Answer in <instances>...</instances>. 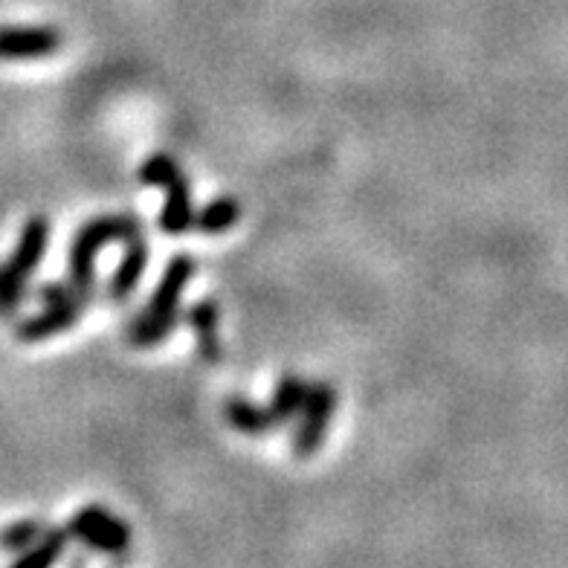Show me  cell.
<instances>
[{
	"label": "cell",
	"mask_w": 568,
	"mask_h": 568,
	"mask_svg": "<svg viewBox=\"0 0 568 568\" xmlns=\"http://www.w3.org/2000/svg\"><path fill=\"white\" fill-rule=\"evenodd\" d=\"M192 273H195V262L189 255H174L151 293L149 305L128 325V343L136 348H154L172 337L180 322V300L192 282Z\"/></svg>",
	"instance_id": "1"
},
{
	"label": "cell",
	"mask_w": 568,
	"mask_h": 568,
	"mask_svg": "<svg viewBox=\"0 0 568 568\" xmlns=\"http://www.w3.org/2000/svg\"><path fill=\"white\" fill-rule=\"evenodd\" d=\"M134 235H142L136 215H99L79 226L70 244V287L79 293H93L99 250L116 241H131Z\"/></svg>",
	"instance_id": "2"
},
{
	"label": "cell",
	"mask_w": 568,
	"mask_h": 568,
	"mask_svg": "<svg viewBox=\"0 0 568 568\" xmlns=\"http://www.w3.org/2000/svg\"><path fill=\"white\" fill-rule=\"evenodd\" d=\"M142 186L165 189V203L160 212V230L165 235H183L192 230L195 210H192V192L189 180L178 163L169 154H151L140 169Z\"/></svg>",
	"instance_id": "3"
},
{
	"label": "cell",
	"mask_w": 568,
	"mask_h": 568,
	"mask_svg": "<svg viewBox=\"0 0 568 568\" xmlns=\"http://www.w3.org/2000/svg\"><path fill=\"white\" fill-rule=\"evenodd\" d=\"M334 409H337V392H334L331 383H314V386H307V397L300 412V429L293 433L291 442L296 458H311L320 453V447L325 444V435H328V424Z\"/></svg>",
	"instance_id": "4"
},
{
	"label": "cell",
	"mask_w": 568,
	"mask_h": 568,
	"mask_svg": "<svg viewBox=\"0 0 568 568\" xmlns=\"http://www.w3.org/2000/svg\"><path fill=\"white\" fill-rule=\"evenodd\" d=\"M68 534L79 537L82 542H88L90 548H97L102 554H122L131 546V531L128 525L122 523L120 516L111 514V510L99 508V505H88L79 514L70 519Z\"/></svg>",
	"instance_id": "5"
},
{
	"label": "cell",
	"mask_w": 568,
	"mask_h": 568,
	"mask_svg": "<svg viewBox=\"0 0 568 568\" xmlns=\"http://www.w3.org/2000/svg\"><path fill=\"white\" fill-rule=\"evenodd\" d=\"M93 293H84V296H75L68 302H55V305H47L44 314L27 316V320L18 322V339L21 343H44V339L55 337V334H64L82 320V314L88 311Z\"/></svg>",
	"instance_id": "6"
},
{
	"label": "cell",
	"mask_w": 568,
	"mask_h": 568,
	"mask_svg": "<svg viewBox=\"0 0 568 568\" xmlns=\"http://www.w3.org/2000/svg\"><path fill=\"white\" fill-rule=\"evenodd\" d=\"M64 36L55 27H0V61H30L59 53Z\"/></svg>",
	"instance_id": "7"
},
{
	"label": "cell",
	"mask_w": 568,
	"mask_h": 568,
	"mask_svg": "<svg viewBox=\"0 0 568 568\" xmlns=\"http://www.w3.org/2000/svg\"><path fill=\"white\" fill-rule=\"evenodd\" d=\"M47 247H50V217L32 215L30 221L21 226L16 253L9 255L3 264H7L21 282H30V276L38 270V264L44 262Z\"/></svg>",
	"instance_id": "8"
},
{
	"label": "cell",
	"mask_w": 568,
	"mask_h": 568,
	"mask_svg": "<svg viewBox=\"0 0 568 568\" xmlns=\"http://www.w3.org/2000/svg\"><path fill=\"white\" fill-rule=\"evenodd\" d=\"M128 250L122 255L120 267L113 270L111 282H108V300L122 305L134 296L136 284H140L142 273H145V264H149V247H145V241L142 235H134L131 241H125Z\"/></svg>",
	"instance_id": "9"
},
{
	"label": "cell",
	"mask_w": 568,
	"mask_h": 568,
	"mask_svg": "<svg viewBox=\"0 0 568 568\" xmlns=\"http://www.w3.org/2000/svg\"><path fill=\"white\" fill-rule=\"evenodd\" d=\"M186 322L195 331L197 348L206 363H217L221 359V339H217V322H221V311H217L215 300H201L186 311Z\"/></svg>",
	"instance_id": "10"
},
{
	"label": "cell",
	"mask_w": 568,
	"mask_h": 568,
	"mask_svg": "<svg viewBox=\"0 0 568 568\" xmlns=\"http://www.w3.org/2000/svg\"><path fill=\"white\" fill-rule=\"evenodd\" d=\"M224 415L232 424V429H239L241 435H267L282 429L276 418H273L270 406L253 404L247 397H230L224 404Z\"/></svg>",
	"instance_id": "11"
},
{
	"label": "cell",
	"mask_w": 568,
	"mask_h": 568,
	"mask_svg": "<svg viewBox=\"0 0 568 568\" xmlns=\"http://www.w3.org/2000/svg\"><path fill=\"white\" fill-rule=\"evenodd\" d=\"M64 548H68V531H61V528H44V531H41V537H38L30 548L18 551L16 566L18 568L53 566L61 554H64Z\"/></svg>",
	"instance_id": "12"
},
{
	"label": "cell",
	"mask_w": 568,
	"mask_h": 568,
	"mask_svg": "<svg viewBox=\"0 0 568 568\" xmlns=\"http://www.w3.org/2000/svg\"><path fill=\"white\" fill-rule=\"evenodd\" d=\"M307 397V383L302 381L300 374H284L278 381L276 392H273V400H270V412L276 418L278 426H284L287 420H293L302 412V404Z\"/></svg>",
	"instance_id": "13"
},
{
	"label": "cell",
	"mask_w": 568,
	"mask_h": 568,
	"mask_svg": "<svg viewBox=\"0 0 568 568\" xmlns=\"http://www.w3.org/2000/svg\"><path fill=\"white\" fill-rule=\"evenodd\" d=\"M241 217V203L235 197L224 195V197H215L203 206L201 212L195 215L192 226L203 235H221V232L232 230V226L239 224Z\"/></svg>",
	"instance_id": "14"
},
{
	"label": "cell",
	"mask_w": 568,
	"mask_h": 568,
	"mask_svg": "<svg viewBox=\"0 0 568 568\" xmlns=\"http://www.w3.org/2000/svg\"><path fill=\"white\" fill-rule=\"evenodd\" d=\"M44 531V525L41 519H18V523L7 525L3 531H0V548L9 554H18L23 548H30L38 537Z\"/></svg>",
	"instance_id": "15"
},
{
	"label": "cell",
	"mask_w": 568,
	"mask_h": 568,
	"mask_svg": "<svg viewBox=\"0 0 568 568\" xmlns=\"http://www.w3.org/2000/svg\"><path fill=\"white\" fill-rule=\"evenodd\" d=\"M27 282L12 273L7 264H0V316H12L27 302Z\"/></svg>",
	"instance_id": "16"
},
{
	"label": "cell",
	"mask_w": 568,
	"mask_h": 568,
	"mask_svg": "<svg viewBox=\"0 0 568 568\" xmlns=\"http://www.w3.org/2000/svg\"><path fill=\"white\" fill-rule=\"evenodd\" d=\"M75 296H84V293L73 291V287H70V282H47L38 287V300L44 302V305L68 302V300H75Z\"/></svg>",
	"instance_id": "17"
}]
</instances>
